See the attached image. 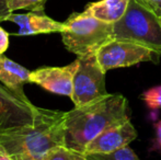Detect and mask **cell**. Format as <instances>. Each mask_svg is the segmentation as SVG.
<instances>
[{
	"instance_id": "6da1fadb",
	"label": "cell",
	"mask_w": 161,
	"mask_h": 160,
	"mask_svg": "<svg viewBox=\"0 0 161 160\" xmlns=\"http://www.w3.org/2000/svg\"><path fill=\"white\" fill-rule=\"evenodd\" d=\"M66 112L37 108L32 124L0 132V145L13 160H45L65 145Z\"/></svg>"
},
{
	"instance_id": "7a4b0ae2",
	"label": "cell",
	"mask_w": 161,
	"mask_h": 160,
	"mask_svg": "<svg viewBox=\"0 0 161 160\" xmlns=\"http://www.w3.org/2000/svg\"><path fill=\"white\" fill-rule=\"evenodd\" d=\"M128 103L122 94H110L66 112L65 145L83 154L86 147L101 133L129 120Z\"/></svg>"
},
{
	"instance_id": "3957f363",
	"label": "cell",
	"mask_w": 161,
	"mask_h": 160,
	"mask_svg": "<svg viewBox=\"0 0 161 160\" xmlns=\"http://www.w3.org/2000/svg\"><path fill=\"white\" fill-rule=\"evenodd\" d=\"M113 39L137 43L161 55V18L137 0H129L124 17L113 25Z\"/></svg>"
},
{
	"instance_id": "277c9868",
	"label": "cell",
	"mask_w": 161,
	"mask_h": 160,
	"mask_svg": "<svg viewBox=\"0 0 161 160\" xmlns=\"http://www.w3.org/2000/svg\"><path fill=\"white\" fill-rule=\"evenodd\" d=\"M62 34L66 48L77 56L96 53L101 46L113 40L112 23L103 22L85 12L72 13L64 22Z\"/></svg>"
},
{
	"instance_id": "5b68a950",
	"label": "cell",
	"mask_w": 161,
	"mask_h": 160,
	"mask_svg": "<svg viewBox=\"0 0 161 160\" xmlns=\"http://www.w3.org/2000/svg\"><path fill=\"white\" fill-rule=\"evenodd\" d=\"M78 68L74 77V90L70 97L75 107H82L108 96L105 71L100 65L96 53L79 56Z\"/></svg>"
},
{
	"instance_id": "8992f818",
	"label": "cell",
	"mask_w": 161,
	"mask_h": 160,
	"mask_svg": "<svg viewBox=\"0 0 161 160\" xmlns=\"http://www.w3.org/2000/svg\"><path fill=\"white\" fill-rule=\"evenodd\" d=\"M159 54L137 43L111 40L97 52L100 65L105 73L114 68L130 67L142 62H155Z\"/></svg>"
},
{
	"instance_id": "52a82bcc",
	"label": "cell",
	"mask_w": 161,
	"mask_h": 160,
	"mask_svg": "<svg viewBox=\"0 0 161 160\" xmlns=\"http://www.w3.org/2000/svg\"><path fill=\"white\" fill-rule=\"evenodd\" d=\"M37 107L24 101L8 88L0 85V132L20 128L32 124Z\"/></svg>"
},
{
	"instance_id": "ba28073f",
	"label": "cell",
	"mask_w": 161,
	"mask_h": 160,
	"mask_svg": "<svg viewBox=\"0 0 161 160\" xmlns=\"http://www.w3.org/2000/svg\"><path fill=\"white\" fill-rule=\"evenodd\" d=\"M78 68V59L63 67H42L30 74V83L52 92L71 97L74 90V77Z\"/></svg>"
},
{
	"instance_id": "9c48e42d",
	"label": "cell",
	"mask_w": 161,
	"mask_h": 160,
	"mask_svg": "<svg viewBox=\"0 0 161 160\" xmlns=\"http://www.w3.org/2000/svg\"><path fill=\"white\" fill-rule=\"evenodd\" d=\"M137 137V130L127 120L121 124H117L108 128L97 136L86 147L83 155L91 154H108L117 149L128 146L130 141Z\"/></svg>"
},
{
	"instance_id": "30bf717a",
	"label": "cell",
	"mask_w": 161,
	"mask_h": 160,
	"mask_svg": "<svg viewBox=\"0 0 161 160\" xmlns=\"http://www.w3.org/2000/svg\"><path fill=\"white\" fill-rule=\"evenodd\" d=\"M4 21H10L19 25V31L14 33L18 36H28L36 34L62 33L65 23L58 22L45 14L44 11H30L28 13H10L4 18Z\"/></svg>"
},
{
	"instance_id": "8fae6325",
	"label": "cell",
	"mask_w": 161,
	"mask_h": 160,
	"mask_svg": "<svg viewBox=\"0 0 161 160\" xmlns=\"http://www.w3.org/2000/svg\"><path fill=\"white\" fill-rule=\"evenodd\" d=\"M31 71L10 58L0 55V82L24 101H30L24 93V86L30 83Z\"/></svg>"
},
{
	"instance_id": "7c38bea8",
	"label": "cell",
	"mask_w": 161,
	"mask_h": 160,
	"mask_svg": "<svg viewBox=\"0 0 161 160\" xmlns=\"http://www.w3.org/2000/svg\"><path fill=\"white\" fill-rule=\"evenodd\" d=\"M129 0H100L91 2L83 12L108 23H116L125 14Z\"/></svg>"
},
{
	"instance_id": "4fadbf2b",
	"label": "cell",
	"mask_w": 161,
	"mask_h": 160,
	"mask_svg": "<svg viewBox=\"0 0 161 160\" xmlns=\"http://www.w3.org/2000/svg\"><path fill=\"white\" fill-rule=\"evenodd\" d=\"M85 156L89 160H140L134 152V150L128 146L108 154H91Z\"/></svg>"
},
{
	"instance_id": "5bb4252c",
	"label": "cell",
	"mask_w": 161,
	"mask_h": 160,
	"mask_svg": "<svg viewBox=\"0 0 161 160\" xmlns=\"http://www.w3.org/2000/svg\"><path fill=\"white\" fill-rule=\"evenodd\" d=\"M47 1L48 0H9L7 9L9 14L21 9L29 11H44Z\"/></svg>"
},
{
	"instance_id": "9a60e30c",
	"label": "cell",
	"mask_w": 161,
	"mask_h": 160,
	"mask_svg": "<svg viewBox=\"0 0 161 160\" xmlns=\"http://www.w3.org/2000/svg\"><path fill=\"white\" fill-rule=\"evenodd\" d=\"M142 99L149 109H161V86L148 89L142 94Z\"/></svg>"
},
{
	"instance_id": "2e32d148",
	"label": "cell",
	"mask_w": 161,
	"mask_h": 160,
	"mask_svg": "<svg viewBox=\"0 0 161 160\" xmlns=\"http://www.w3.org/2000/svg\"><path fill=\"white\" fill-rule=\"evenodd\" d=\"M78 152H75L66 146L56 147L48 152L45 160H76Z\"/></svg>"
},
{
	"instance_id": "e0dca14e",
	"label": "cell",
	"mask_w": 161,
	"mask_h": 160,
	"mask_svg": "<svg viewBox=\"0 0 161 160\" xmlns=\"http://www.w3.org/2000/svg\"><path fill=\"white\" fill-rule=\"evenodd\" d=\"M161 18V0H137Z\"/></svg>"
},
{
	"instance_id": "ac0fdd59",
	"label": "cell",
	"mask_w": 161,
	"mask_h": 160,
	"mask_svg": "<svg viewBox=\"0 0 161 160\" xmlns=\"http://www.w3.org/2000/svg\"><path fill=\"white\" fill-rule=\"evenodd\" d=\"M9 34L1 25H0V55H3L4 52L9 47Z\"/></svg>"
},
{
	"instance_id": "d6986e66",
	"label": "cell",
	"mask_w": 161,
	"mask_h": 160,
	"mask_svg": "<svg viewBox=\"0 0 161 160\" xmlns=\"http://www.w3.org/2000/svg\"><path fill=\"white\" fill-rule=\"evenodd\" d=\"M156 138L153 141V150L161 152V121L156 123Z\"/></svg>"
},
{
	"instance_id": "ffe728a7",
	"label": "cell",
	"mask_w": 161,
	"mask_h": 160,
	"mask_svg": "<svg viewBox=\"0 0 161 160\" xmlns=\"http://www.w3.org/2000/svg\"><path fill=\"white\" fill-rule=\"evenodd\" d=\"M8 1L9 0H0V22L4 21V18L9 14L8 13Z\"/></svg>"
},
{
	"instance_id": "44dd1931",
	"label": "cell",
	"mask_w": 161,
	"mask_h": 160,
	"mask_svg": "<svg viewBox=\"0 0 161 160\" xmlns=\"http://www.w3.org/2000/svg\"><path fill=\"white\" fill-rule=\"evenodd\" d=\"M0 160H13L10 155L7 152V150L0 145Z\"/></svg>"
},
{
	"instance_id": "7402d4cb",
	"label": "cell",
	"mask_w": 161,
	"mask_h": 160,
	"mask_svg": "<svg viewBox=\"0 0 161 160\" xmlns=\"http://www.w3.org/2000/svg\"><path fill=\"white\" fill-rule=\"evenodd\" d=\"M76 160H89V159H88L87 157H86L83 154H81V152H78V154H77Z\"/></svg>"
}]
</instances>
